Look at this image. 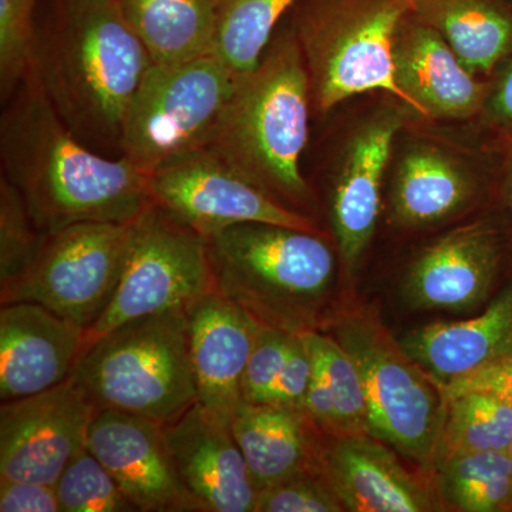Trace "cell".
Listing matches in <instances>:
<instances>
[{
  "mask_svg": "<svg viewBox=\"0 0 512 512\" xmlns=\"http://www.w3.org/2000/svg\"><path fill=\"white\" fill-rule=\"evenodd\" d=\"M8 101L0 123L3 177L42 234L82 222L126 224L147 210V175L74 136L32 74Z\"/></svg>",
  "mask_w": 512,
  "mask_h": 512,
  "instance_id": "obj_1",
  "label": "cell"
},
{
  "mask_svg": "<svg viewBox=\"0 0 512 512\" xmlns=\"http://www.w3.org/2000/svg\"><path fill=\"white\" fill-rule=\"evenodd\" d=\"M151 64L117 0H53L37 20L29 73L74 136L121 157L128 109Z\"/></svg>",
  "mask_w": 512,
  "mask_h": 512,
  "instance_id": "obj_2",
  "label": "cell"
},
{
  "mask_svg": "<svg viewBox=\"0 0 512 512\" xmlns=\"http://www.w3.org/2000/svg\"><path fill=\"white\" fill-rule=\"evenodd\" d=\"M312 106L295 33L291 26L276 30L255 69L239 79L205 148L282 204L301 201L308 192L301 161Z\"/></svg>",
  "mask_w": 512,
  "mask_h": 512,
  "instance_id": "obj_3",
  "label": "cell"
},
{
  "mask_svg": "<svg viewBox=\"0 0 512 512\" xmlns=\"http://www.w3.org/2000/svg\"><path fill=\"white\" fill-rule=\"evenodd\" d=\"M207 247L212 291L266 328L318 330L336 259L315 231L245 222L208 238Z\"/></svg>",
  "mask_w": 512,
  "mask_h": 512,
  "instance_id": "obj_4",
  "label": "cell"
},
{
  "mask_svg": "<svg viewBox=\"0 0 512 512\" xmlns=\"http://www.w3.org/2000/svg\"><path fill=\"white\" fill-rule=\"evenodd\" d=\"M70 379L97 410L168 423L197 402L185 308L130 320L94 340Z\"/></svg>",
  "mask_w": 512,
  "mask_h": 512,
  "instance_id": "obj_5",
  "label": "cell"
},
{
  "mask_svg": "<svg viewBox=\"0 0 512 512\" xmlns=\"http://www.w3.org/2000/svg\"><path fill=\"white\" fill-rule=\"evenodd\" d=\"M413 0H298L289 12L301 47L312 104L322 113L342 101L384 90L403 103L392 49Z\"/></svg>",
  "mask_w": 512,
  "mask_h": 512,
  "instance_id": "obj_6",
  "label": "cell"
},
{
  "mask_svg": "<svg viewBox=\"0 0 512 512\" xmlns=\"http://www.w3.org/2000/svg\"><path fill=\"white\" fill-rule=\"evenodd\" d=\"M238 82L214 55L151 64L128 109L121 157L148 177L207 146Z\"/></svg>",
  "mask_w": 512,
  "mask_h": 512,
  "instance_id": "obj_7",
  "label": "cell"
},
{
  "mask_svg": "<svg viewBox=\"0 0 512 512\" xmlns=\"http://www.w3.org/2000/svg\"><path fill=\"white\" fill-rule=\"evenodd\" d=\"M333 333L362 376L369 436L416 463L434 464L444 416L436 382L367 320H339Z\"/></svg>",
  "mask_w": 512,
  "mask_h": 512,
  "instance_id": "obj_8",
  "label": "cell"
},
{
  "mask_svg": "<svg viewBox=\"0 0 512 512\" xmlns=\"http://www.w3.org/2000/svg\"><path fill=\"white\" fill-rule=\"evenodd\" d=\"M211 291L207 239L151 202L134 221L119 284L86 330L84 349L123 323L185 308Z\"/></svg>",
  "mask_w": 512,
  "mask_h": 512,
  "instance_id": "obj_9",
  "label": "cell"
},
{
  "mask_svg": "<svg viewBox=\"0 0 512 512\" xmlns=\"http://www.w3.org/2000/svg\"><path fill=\"white\" fill-rule=\"evenodd\" d=\"M134 221L82 222L46 234L25 275L0 289V303L33 302L89 329L119 284Z\"/></svg>",
  "mask_w": 512,
  "mask_h": 512,
  "instance_id": "obj_10",
  "label": "cell"
},
{
  "mask_svg": "<svg viewBox=\"0 0 512 512\" xmlns=\"http://www.w3.org/2000/svg\"><path fill=\"white\" fill-rule=\"evenodd\" d=\"M150 200L205 239L245 222L311 229L312 221L269 195L210 148L161 165L147 177Z\"/></svg>",
  "mask_w": 512,
  "mask_h": 512,
  "instance_id": "obj_11",
  "label": "cell"
},
{
  "mask_svg": "<svg viewBox=\"0 0 512 512\" xmlns=\"http://www.w3.org/2000/svg\"><path fill=\"white\" fill-rule=\"evenodd\" d=\"M97 407L73 379L0 406V478L56 485L87 448Z\"/></svg>",
  "mask_w": 512,
  "mask_h": 512,
  "instance_id": "obj_12",
  "label": "cell"
},
{
  "mask_svg": "<svg viewBox=\"0 0 512 512\" xmlns=\"http://www.w3.org/2000/svg\"><path fill=\"white\" fill-rule=\"evenodd\" d=\"M87 450L106 467L137 511L204 512L181 480L160 421L120 410H97L87 434Z\"/></svg>",
  "mask_w": 512,
  "mask_h": 512,
  "instance_id": "obj_13",
  "label": "cell"
},
{
  "mask_svg": "<svg viewBox=\"0 0 512 512\" xmlns=\"http://www.w3.org/2000/svg\"><path fill=\"white\" fill-rule=\"evenodd\" d=\"M197 402L231 427L242 403V382L259 323L220 293L211 291L185 306Z\"/></svg>",
  "mask_w": 512,
  "mask_h": 512,
  "instance_id": "obj_14",
  "label": "cell"
},
{
  "mask_svg": "<svg viewBox=\"0 0 512 512\" xmlns=\"http://www.w3.org/2000/svg\"><path fill=\"white\" fill-rule=\"evenodd\" d=\"M392 57L403 104L420 117L467 120L483 111L488 84L413 13L397 29Z\"/></svg>",
  "mask_w": 512,
  "mask_h": 512,
  "instance_id": "obj_15",
  "label": "cell"
},
{
  "mask_svg": "<svg viewBox=\"0 0 512 512\" xmlns=\"http://www.w3.org/2000/svg\"><path fill=\"white\" fill-rule=\"evenodd\" d=\"M86 329L33 302L0 309V400L35 396L69 379Z\"/></svg>",
  "mask_w": 512,
  "mask_h": 512,
  "instance_id": "obj_16",
  "label": "cell"
},
{
  "mask_svg": "<svg viewBox=\"0 0 512 512\" xmlns=\"http://www.w3.org/2000/svg\"><path fill=\"white\" fill-rule=\"evenodd\" d=\"M164 433L181 480L204 512H254L259 490L231 427L195 402Z\"/></svg>",
  "mask_w": 512,
  "mask_h": 512,
  "instance_id": "obj_17",
  "label": "cell"
},
{
  "mask_svg": "<svg viewBox=\"0 0 512 512\" xmlns=\"http://www.w3.org/2000/svg\"><path fill=\"white\" fill-rule=\"evenodd\" d=\"M400 127L399 111H377L352 134L340 158L330 217L348 271H355L375 234L383 177Z\"/></svg>",
  "mask_w": 512,
  "mask_h": 512,
  "instance_id": "obj_18",
  "label": "cell"
},
{
  "mask_svg": "<svg viewBox=\"0 0 512 512\" xmlns=\"http://www.w3.org/2000/svg\"><path fill=\"white\" fill-rule=\"evenodd\" d=\"M322 473L345 511L437 510L429 488L382 441L367 434L332 437L329 444L322 443Z\"/></svg>",
  "mask_w": 512,
  "mask_h": 512,
  "instance_id": "obj_19",
  "label": "cell"
},
{
  "mask_svg": "<svg viewBox=\"0 0 512 512\" xmlns=\"http://www.w3.org/2000/svg\"><path fill=\"white\" fill-rule=\"evenodd\" d=\"M497 232L483 222L448 232L424 249L407 275V299L414 308L461 309L478 305L500 265Z\"/></svg>",
  "mask_w": 512,
  "mask_h": 512,
  "instance_id": "obj_20",
  "label": "cell"
},
{
  "mask_svg": "<svg viewBox=\"0 0 512 512\" xmlns=\"http://www.w3.org/2000/svg\"><path fill=\"white\" fill-rule=\"evenodd\" d=\"M400 348L443 386L512 355V288L476 318L439 322L403 336Z\"/></svg>",
  "mask_w": 512,
  "mask_h": 512,
  "instance_id": "obj_21",
  "label": "cell"
},
{
  "mask_svg": "<svg viewBox=\"0 0 512 512\" xmlns=\"http://www.w3.org/2000/svg\"><path fill=\"white\" fill-rule=\"evenodd\" d=\"M231 431L258 490L303 471H322L320 431L305 410L241 403Z\"/></svg>",
  "mask_w": 512,
  "mask_h": 512,
  "instance_id": "obj_22",
  "label": "cell"
},
{
  "mask_svg": "<svg viewBox=\"0 0 512 512\" xmlns=\"http://www.w3.org/2000/svg\"><path fill=\"white\" fill-rule=\"evenodd\" d=\"M412 13L477 76H493L512 53V0H413Z\"/></svg>",
  "mask_w": 512,
  "mask_h": 512,
  "instance_id": "obj_23",
  "label": "cell"
},
{
  "mask_svg": "<svg viewBox=\"0 0 512 512\" xmlns=\"http://www.w3.org/2000/svg\"><path fill=\"white\" fill-rule=\"evenodd\" d=\"M473 175L460 160L430 144L403 154L393 183V210L404 225L436 224L473 198Z\"/></svg>",
  "mask_w": 512,
  "mask_h": 512,
  "instance_id": "obj_24",
  "label": "cell"
},
{
  "mask_svg": "<svg viewBox=\"0 0 512 512\" xmlns=\"http://www.w3.org/2000/svg\"><path fill=\"white\" fill-rule=\"evenodd\" d=\"M151 62L175 64L212 55L221 0H117Z\"/></svg>",
  "mask_w": 512,
  "mask_h": 512,
  "instance_id": "obj_25",
  "label": "cell"
},
{
  "mask_svg": "<svg viewBox=\"0 0 512 512\" xmlns=\"http://www.w3.org/2000/svg\"><path fill=\"white\" fill-rule=\"evenodd\" d=\"M298 0H221L212 55L238 79L255 69Z\"/></svg>",
  "mask_w": 512,
  "mask_h": 512,
  "instance_id": "obj_26",
  "label": "cell"
},
{
  "mask_svg": "<svg viewBox=\"0 0 512 512\" xmlns=\"http://www.w3.org/2000/svg\"><path fill=\"white\" fill-rule=\"evenodd\" d=\"M441 497L458 511L512 510V458L508 451H473L439 464Z\"/></svg>",
  "mask_w": 512,
  "mask_h": 512,
  "instance_id": "obj_27",
  "label": "cell"
},
{
  "mask_svg": "<svg viewBox=\"0 0 512 512\" xmlns=\"http://www.w3.org/2000/svg\"><path fill=\"white\" fill-rule=\"evenodd\" d=\"M512 441V406L487 393H464L444 402L439 447L434 464L473 451H508Z\"/></svg>",
  "mask_w": 512,
  "mask_h": 512,
  "instance_id": "obj_28",
  "label": "cell"
},
{
  "mask_svg": "<svg viewBox=\"0 0 512 512\" xmlns=\"http://www.w3.org/2000/svg\"><path fill=\"white\" fill-rule=\"evenodd\" d=\"M313 360V375L322 384L333 417L335 434L340 436H369L367 404L362 376L353 357L333 338L319 330L303 333Z\"/></svg>",
  "mask_w": 512,
  "mask_h": 512,
  "instance_id": "obj_29",
  "label": "cell"
},
{
  "mask_svg": "<svg viewBox=\"0 0 512 512\" xmlns=\"http://www.w3.org/2000/svg\"><path fill=\"white\" fill-rule=\"evenodd\" d=\"M46 234L37 229L22 194L0 178V289L18 281L33 265Z\"/></svg>",
  "mask_w": 512,
  "mask_h": 512,
  "instance_id": "obj_30",
  "label": "cell"
},
{
  "mask_svg": "<svg viewBox=\"0 0 512 512\" xmlns=\"http://www.w3.org/2000/svg\"><path fill=\"white\" fill-rule=\"evenodd\" d=\"M62 512H137L106 467L83 450L56 484Z\"/></svg>",
  "mask_w": 512,
  "mask_h": 512,
  "instance_id": "obj_31",
  "label": "cell"
},
{
  "mask_svg": "<svg viewBox=\"0 0 512 512\" xmlns=\"http://www.w3.org/2000/svg\"><path fill=\"white\" fill-rule=\"evenodd\" d=\"M39 0H0V87L8 100L28 77L37 32Z\"/></svg>",
  "mask_w": 512,
  "mask_h": 512,
  "instance_id": "obj_32",
  "label": "cell"
},
{
  "mask_svg": "<svg viewBox=\"0 0 512 512\" xmlns=\"http://www.w3.org/2000/svg\"><path fill=\"white\" fill-rule=\"evenodd\" d=\"M345 511L322 471H303L261 488L254 512Z\"/></svg>",
  "mask_w": 512,
  "mask_h": 512,
  "instance_id": "obj_33",
  "label": "cell"
},
{
  "mask_svg": "<svg viewBox=\"0 0 512 512\" xmlns=\"http://www.w3.org/2000/svg\"><path fill=\"white\" fill-rule=\"evenodd\" d=\"M293 335L295 333L259 326L242 382V403H268L276 380L284 369Z\"/></svg>",
  "mask_w": 512,
  "mask_h": 512,
  "instance_id": "obj_34",
  "label": "cell"
},
{
  "mask_svg": "<svg viewBox=\"0 0 512 512\" xmlns=\"http://www.w3.org/2000/svg\"><path fill=\"white\" fill-rule=\"evenodd\" d=\"M312 372L313 360L308 342L303 333H295L284 369L276 380L268 403L282 404V406L303 410Z\"/></svg>",
  "mask_w": 512,
  "mask_h": 512,
  "instance_id": "obj_35",
  "label": "cell"
},
{
  "mask_svg": "<svg viewBox=\"0 0 512 512\" xmlns=\"http://www.w3.org/2000/svg\"><path fill=\"white\" fill-rule=\"evenodd\" d=\"M444 402L464 393H487L512 406V355L494 360L453 382L439 386Z\"/></svg>",
  "mask_w": 512,
  "mask_h": 512,
  "instance_id": "obj_36",
  "label": "cell"
},
{
  "mask_svg": "<svg viewBox=\"0 0 512 512\" xmlns=\"http://www.w3.org/2000/svg\"><path fill=\"white\" fill-rule=\"evenodd\" d=\"M0 512H62L56 485L0 478Z\"/></svg>",
  "mask_w": 512,
  "mask_h": 512,
  "instance_id": "obj_37",
  "label": "cell"
},
{
  "mask_svg": "<svg viewBox=\"0 0 512 512\" xmlns=\"http://www.w3.org/2000/svg\"><path fill=\"white\" fill-rule=\"evenodd\" d=\"M481 117L495 130L512 137V53L493 73Z\"/></svg>",
  "mask_w": 512,
  "mask_h": 512,
  "instance_id": "obj_38",
  "label": "cell"
},
{
  "mask_svg": "<svg viewBox=\"0 0 512 512\" xmlns=\"http://www.w3.org/2000/svg\"><path fill=\"white\" fill-rule=\"evenodd\" d=\"M507 190H508V201H510V208H511V214H512V143H511V147H510V153H508V158H507Z\"/></svg>",
  "mask_w": 512,
  "mask_h": 512,
  "instance_id": "obj_39",
  "label": "cell"
},
{
  "mask_svg": "<svg viewBox=\"0 0 512 512\" xmlns=\"http://www.w3.org/2000/svg\"><path fill=\"white\" fill-rule=\"evenodd\" d=\"M508 454H510V457L512 458V441L510 448H508Z\"/></svg>",
  "mask_w": 512,
  "mask_h": 512,
  "instance_id": "obj_40",
  "label": "cell"
}]
</instances>
